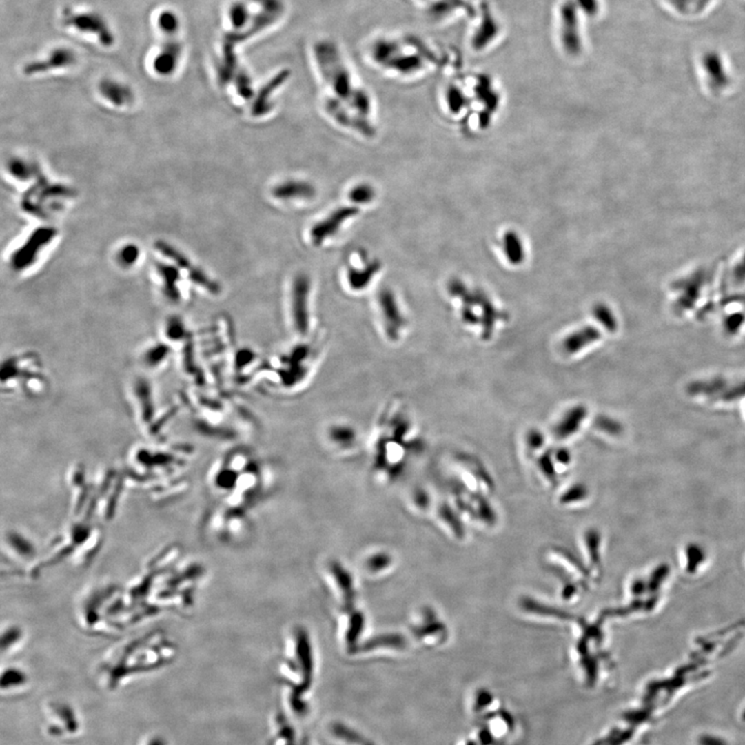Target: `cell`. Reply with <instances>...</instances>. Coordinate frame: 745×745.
<instances>
[{"instance_id":"cell-9","label":"cell","mask_w":745,"mask_h":745,"mask_svg":"<svg viewBox=\"0 0 745 745\" xmlns=\"http://www.w3.org/2000/svg\"><path fill=\"white\" fill-rule=\"evenodd\" d=\"M358 214V210L354 207H344L336 210L328 218L322 222L318 223L313 227L311 231L312 241L314 245H319L325 241L327 237L331 236L342 226L343 223L348 218H352Z\"/></svg>"},{"instance_id":"cell-19","label":"cell","mask_w":745,"mask_h":745,"mask_svg":"<svg viewBox=\"0 0 745 745\" xmlns=\"http://www.w3.org/2000/svg\"><path fill=\"white\" fill-rule=\"evenodd\" d=\"M459 745H492L480 732L476 733V736H468L464 738Z\"/></svg>"},{"instance_id":"cell-7","label":"cell","mask_w":745,"mask_h":745,"mask_svg":"<svg viewBox=\"0 0 745 745\" xmlns=\"http://www.w3.org/2000/svg\"><path fill=\"white\" fill-rule=\"evenodd\" d=\"M559 14H560L561 43L567 53L571 55L578 54L582 49L578 6L573 0H567L561 5Z\"/></svg>"},{"instance_id":"cell-13","label":"cell","mask_w":745,"mask_h":745,"mask_svg":"<svg viewBox=\"0 0 745 745\" xmlns=\"http://www.w3.org/2000/svg\"><path fill=\"white\" fill-rule=\"evenodd\" d=\"M497 32H498V30H497L494 19H493L490 14H487V15H484V21H482L480 30H478L476 36L474 37V45L478 48L486 46L496 36Z\"/></svg>"},{"instance_id":"cell-20","label":"cell","mask_w":745,"mask_h":745,"mask_svg":"<svg viewBox=\"0 0 745 745\" xmlns=\"http://www.w3.org/2000/svg\"><path fill=\"white\" fill-rule=\"evenodd\" d=\"M578 3L581 7L582 11L587 15L593 16L598 12V5L596 0H578Z\"/></svg>"},{"instance_id":"cell-11","label":"cell","mask_w":745,"mask_h":745,"mask_svg":"<svg viewBox=\"0 0 745 745\" xmlns=\"http://www.w3.org/2000/svg\"><path fill=\"white\" fill-rule=\"evenodd\" d=\"M181 55V46L177 43L169 42L162 49V52L154 61V69L160 74H169L174 70Z\"/></svg>"},{"instance_id":"cell-16","label":"cell","mask_w":745,"mask_h":745,"mask_svg":"<svg viewBox=\"0 0 745 745\" xmlns=\"http://www.w3.org/2000/svg\"><path fill=\"white\" fill-rule=\"evenodd\" d=\"M375 192L371 187L367 185H358V187H354L351 191L350 197L351 201L355 202V203H369V201L374 198Z\"/></svg>"},{"instance_id":"cell-14","label":"cell","mask_w":745,"mask_h":745,"mask_svg":"<svg viewBox=\"0 0 745 745\" xmlns=\"http://www.w3.org/2000/svg\"><path fill=\"white\" fill-rule=\"evenodd\" d=\"M728 272H731L735 284L743 285L745 283V247L736 251L730 261Z\"/></svg>"},{"instance_id":"cell-15","label":"cell","mask_w":745,"mask_h":745,"mask_svg":"<svg viewBox=\"0 0 745 745\" xmlns=\"http://www.w3.org/2000/svg\"><path fill=\"white\" fill-rule=\"evenodd\" d=\"M159 26L166 34H174L179 28L178 18L171 12H164L159 18Z\"/></svg>"},{"instance_id":"cell-4","label":"cell","mask_w":745,"mask_h":745,"mask_svg":"<svg viewBox=\"0 0 745 745\" xmlns=\"http://www.w3.org/2000/svg\"><path fill=\"white\" fill-rule=\"evenodd\" d=\"M371 317L381 340L389 346L401 344L410 329L407 307L391 287H381L371 299Z\"/></svg>"},{"instance_id":"cell-2","label":"cell","mask_w":745,"mask_h":745,"mask_svg":"<svg viewBox=\"0 0 745 745\" xmlns=\"http://www.w3.org/2000/svg\"><path fill=\"white\" fill-rule=\"evenodd\" d=\"M324 349L325 338L321 334L309 340H293L292 344L264 359L254 383L284 395L299 393L315 376Z\"/></svg>"},{"instance_id":"cell-10","label":"cell","mask_w":745,"mask_h":745,"mask_svg":"<svg viewBox=\"0 0 745 745\" xmlns=\"http://www.w3.org/2000/svg\"><path fill=\"white\" fill-rule=\"evenodd\" d=\"M48 61H43V63H32L26 68V73H38V72H45L47 70L54 69V68L65 67V65H71L75 61V57L72 51L68 50V49H57L49 57Z\"/></svg>"},{"instance_id":"cell-6","label":"cell","mask_w":745,"mask_h":745,"mask_svg":"<svg viewBox=\"0 0 745 745\" xmlns=\"http://www.w3.org/2000/svg\"><path fill=\"white\" fill-rule=\"evenodd\" d=\"M382 269V264L378 260L363 259L360 264H349L344 270V288L352 296H360L367 293L374 285L378 274Z\"/></svg>"},{"instance_id":"cell-18","label":"cell","mask_w":745,"mask_h":745,"mask_svg":"<svg viewBox=\"0 0 745 745\" xmlns=\"http://www.w3.org/2000/svg\"><path fill=\"white\" fill-rule=\"evenodd\" d=\"M353 105L355 108L358 110L359 113L365 115L369 113V102L367 96L363 92H357L355 94L354 99H353Z\"/></svg>"},{"instance_id":"cell-17","label":"cell","mask_w":745,"mask_h":745,"mask_svg":"<svg viewBox=\"0 0 745 745\" xmlns=\"http://www.w3.org/2000/svg\"><path fill=\"white\" fill-rule=\"evenodd\" d=\"M123 90H125V88H121V86L117 85L113 82H105V84L102 85L103 92L106 94L107 98L110 99L112 102L116 103V104H121V102H123L121 96L127 94V92H123Z\"/></svg>"},{"instance_id":"cell-3","label":"cell","mask_w":745,"mask_h":745,"mask_svg":"<svg viewBox=\"0 0 745 745\" xmlns=\"http://www.w3.org/2000/svg\"><path fill=\"white\" fill-rule=\"evenodd\" d=\"M283 314L292 340H309L320 334L313 285L307 274H296L291 280Z\"/></svg>"},{"instance_id":"cell-8","label":"cell","mask_w":745,"mask_h":745,"mask_svg":"<svg viewBox=\"0 0 745 745\" xmlns=\"http://www.w3.org/2000/svg\"><path fill=\"white\" fill-rule=\"evenodd\" d=\"M65 23L77 28L80 32H92V34H96L105 46H110L113 44V36L107 28V24L100 16L96 14H76V15L69 16L65 20Z\"/></svg>"},{"instance_id":"cell-1","label":"cell","mask_w":745,"mask_h":745,"mask_svg":"<svg viewBox=\"0 0 745 745\" xmlns=\"http://www.w3.org/2000/svg\"><path fill=\"white\" fill-rule=\"evenodd\" d=\"M371 467L383 482H394L407 468L420 445L407 405L399 398L389 400L378 412L367 437Z\"/></svg>"},{"instance_id":"cell-12","label":"cell","mask_w":745,"mask_h":745,"mask_svg":"<svg viewBox=\"0 0 745 745\" xmlns=\"http://www.w3.org/2000/svg\"><path fill=\"white\" fill-rule=\"evenodd\" d=\"M315 191L314 187L309 183L301 181H290L283 183L274 189V195L276 198H282L286 200L288 198H309L313 197Z\"/></svg>"},{"instance_id":"cell-5","label":"cell","mask_w":745,"mask_h":745,"mask_svg":"<svg viewBox=\"0 0 745 745\" xmlns=\"http://www.w3.org/2000/svg\"><path fill=\"white\" fill-rule=\"evenodd\" d=\"M321 437L331 453L345 457L358 453L367 445V437L360 429L347 420H334L326 424Z\"/></svg>"}]
</instances>
